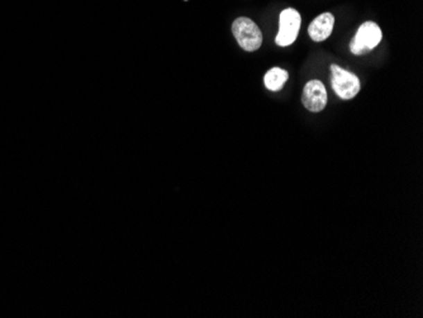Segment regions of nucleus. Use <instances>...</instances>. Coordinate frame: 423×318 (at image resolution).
I'll list each match as a JSON object with an SVG mask.
<instances>
[{
  "instance_id": "4",
  "label": "nucleus",
  "mask_w": 423,
  "mask_h": 318,
  "mask_svg": "<svg viewBox=\"0 0 423 318\" xmlns=\"http://www.w3.org/2000/svg\"><path fill=\"white\" fill-rule=\"evenodd\" d=\"M302 18L300 12L293 8H288L280 13L279 21V33H277L275 42L277 46H291L298 37L300 33Z\"/></svg>"
},
{
  "instance_id": "3",
  "label": "nucleus",
  "mask_w": 423,
  "mask_h": 318,
  "mask_svg": "<svg viewBox=\"0 0 423 318\" xmlns=\"http://www.w3.org/2000/svg\"><path fill=\"white\" fill-rule=\"evenodd\" d=\"M331 73H332V78H331L332 89L335 90L337 96L345 100H349L358 96V93L360 91V80L356 75L352 74L350 71H346L345 69L338 65H332Z\"/></svg>"
},
{
  "instance_id": "1",
  "label": "nucleus",
  "mask_w": 423,
  "mask_h": 318,
  "mask_svg": "<svg viewBox=\"0 0 423 318\" xmlns=\"http://www.w3.org/2000/svg\"><path fill=\"white\" fill-rule=\"evenodd\" d=\"M232 32L239 45L245 51L254 52L263 44V33L255 22L246 17L237 18L232 24Z\"/></svg>"
},
{
  "instance_id": "5",
  "label": "nucleus",
  "mask_w": 423,
  "mask_h": 318,
  "mask_svg": "<svg viewBox=\"0 0 423 318\" xmlns=\"http://www.w3.org/2000/svg\"><path fill=\"white\" fill-rule=\"evenodd\" d=\"M302 103L308 111L313 113L323 111L327 104V91L323 82L320 80L307 82L302 94Z\"/></svg>"
},
{
  "instance_id": "2",
  "label": "nucleus",
  "mask_w": 423,
  "mask_h": 318,
  "mask_svg": "<svg viewBox=\"0 0 423 318\" xmlns=\"http://www.w3.org/2000/svg\"><path fill=\"white\" fill-rule=\"evenodd\" d=\"M383 33L379 26L374 22H365L360 26L355 37L350 42V50L354 55L361 56L379 45Z\"/></svg>"
},
{
  "instance_id": "7",
  "label": "nucleus",
  "mask_w": 423,
  "mask_h": 318,
  "mask_svg": "<svg viewBox=\"0 0 423 318\" xmlns=\"http://www.w3.org/2000/svg\"><path fill=\"white\" fill-rule=\"evenodd\" d=\"M288 78H289V75L285 70L280 67H273L265 75L264 82H265V87L271 91H279L284 87Z\"/></svg>"
},
{
  "instance_id": "6",
  "label": "nucleus",
  "mask_w": 423,
  "mask_h": 318,
  "mask_svg": "<svg viewBox=\"0 0 423 318\" xmlns=\"http://www.w3.org/2000/svg\"><path fill=\"white\" fill-rule=\"evenodd\" d=\"M335 26V17L331 13H323L314 18L313 22L309 24L308 33L314 42H322L331 36Z\"/></svg>"
}]
</instances>
